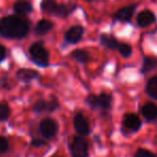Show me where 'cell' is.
Masks as SVG:
<instances>
[{"instance_id": "cell-1", "label": "cell", "mask_w": 157, "mask_h": 157, "mask_svg": "<svg viewBox=\"0 0 157 157\" xmlns=\"http://www.w3.org/2000/svg\"><path fill=\"white\" fill-rule=\"evenodd\" d=\"M30 25L21 15H10L0 20V36L9 39H22L29 33Z\"/></svg>"}, {"instance_id": "cell-2", "label": "cell", "mask_w": 157, "mask_h": 157, "mask_svg": "<svg viewBox=\"0 0 157 157\" xmlns=\"http://www.w3.org/2000/svg\"><path fill=\"white\" fill-rule=\"evenodd\" d=\"M29 54L35 63L40 67H46L50 63V54L42 42H36L29 48Z\"/></svg>"}, {"instance_id": "cell-3", "label": "cell", "mask_w": 157, "mask_h": 157, "mask_svg": "<svg viewBox=\"0 0 157 157\" xmlns=\"http://www.w3.org/2000/svg\"><path fill=\"white\" fill-rule=\"evenodd\" d=\"M112 96L107 93H101L99 95H90L86 99V102L93 109H98L107 112L112 107Z\"/></svg>"}, {"instance_id": "cell-4", "label": "cell", "mask_w": 157, "mask_h": 157, "mask_svg": "<svg viewBox=\"0 0 157 157\" xmlns=\"http://www.w3.org/2000/svg\"><path fill=\"white\" fill-rule=\"evenodd\" d=\"M72 157H88V143L82 136L74 137L70 144Z\"/></svg>"}, {"instance_id": "cell-5", "label": "cell", "mask_w": 157, "mask_h": 157, "mask_svg": "<svg viewBox=\"0 0 157 157\" xmlns=\"http://www.w3.org/2000/svg\"><path fill=\"white\" fill-rule=\"evenodd\" d=\"M39 130L43 138H45V139H53L57 135L58 124L53 118L46 117L41 121L39 126Z\"/></svg>"}, {"instance_id": "cell-6", "label": "cell", "mask_w": 157, "mask_h": 157, "mask_svg": "<svg viewBox=\"0 0 157 157\" xmlns=\"http://www.w3.org/2000/svg\"><path fill=\"white\" fill-rule=\"evenodd\" d=\"M59 103L58 101L56 100V98H52L51 100L46 101V100H37L35 102L33 107V110L35 113H52L53 111H55L56 109H58Z\"/></svg>"}, {"instance_id": "cell-7", "label": "cell", "mask_w": 157, "mask_h": 157, "mask_svg": "<svg viewBox=\"0 0 157 157\" xmlns=\"http://www.w3.org/2000/svg\"><path fill=\"white\" fill-rule=\"evenodd\" d=\"M142 126V122L137 114L128 113L123 118V130L126 132H137Z\"/></svg>"}, {"instance_id": "cell-8", "label": "cell", "mask_w": 157, "mask_h": 157, "mask_svg": "<svg viewBox=\"0 0 157 157\" xmlns=\"http://www.w3.org/2000/svg\"><path fill=\"white\" fill-rule=\"evenodd\" d=\"M73 125H74L75 131L80 136H86L90 133V123H88L87 118L84 115H82V114L78 113L74 116Z\"/></svg>"}, {"instance_id": "cell-9", "label": "cell", "mask_w": 157, "mask_h": 157, "mask_svg": "<svg viewBox=\"0 0 157 157\" xmlns=\"http://www.w3.org/2000/svg\"><path fill=\"white\" fill-rule=\"evenodd\" d=\"M155 22H156V15L151 10H143L137 16V24L141 28H145V27L151 26Z\"/></svg>"}, {"instance_id": "cell-10", "label": "cell", "mask_w": 157, "mask_h": 157, "mask_svg": "<svg viewBox=\"0 0 157 157\" xmlns=\"http://www.w3.org/2000/svg\"><path fill=\"white\" fill-rule=\"evenodd\" d=\"M137 9V5H130L120 9L114 15V18L120 22H130L132 18L135 11Z\"/></svg>"}, {"instance_id": "cell-11", "label": "cell", "mask_w": 157, "mask_h": 157, "mask_svg": "<svg viewBox=\"0 0 157 157\" xmlns=\"http://www.w3.org/2000/svg\"><path fill=\"white\" fill-rule=\"evenodd\" d=\"M83 33H84V29L82 26H72L69 30L66 31L65 39L68 43L74 44L81 40Z\"/></svg>"}, {"instance_id": "cell-12", "label": "cell", "mask_w": 157, "mask_h": 157, "mask_svg": "<svg viewBox=\"0 0 157 157\" xmlns=\"http://www.w3.org/2000/svg\"><path fill=\"white\" fill-rule=\"evenodd\" d=\"M39 76V72L33 69H28V68H22L16 72V78L21 82H25L28 83Z\"/></svg>"}, {"instance_id": "cell-13", "label": "cell", "mask_w": 157, "mask_h": 157, "mask_svg": "<svg viewBox=\"0 0 157 157\" xmlns=\"http://www.w3.org/2000/svg\"><path fill=\"white\" fill-rule=\"evenodd\" d=\"M141 114L147 122H154L157 120V105L154 102H147L141 108Z\"/></svg>"}, {"instance_id": "cell-14", "label": "cell", "mask_w": 157, "mask_h": 157, "mask_svg": "<svg viewBox=\"0 0 157 157\" xmlns=\"http://www.w3.org/2000/svg\"><path fill=\"white\" fill-rule=\"evenodd\" d=\"M75 9V3H68V5H58V3H56L52 14L55 16H59V17H66L69 14H71Z\"/></svg>"}, {"instance_id": "cell-15", "label": "cell", "mask_w": 157, "mask_h": 157, "mask_svg": "<svg viewBox=\"0 0 157 157\" xmlns=\"http://www.w3.org/2000/svg\"><path fill=\"white\" fill-rule=\"evenodd\" d=\"M13 9L17 15H26L33 12V6L27 0H18L14 3Z\"/></svg>"}, {"instance_id": "cell-16", "label": "cell", "mask_w": 157, "mask_h": 157, "mask_svg": "<svg viewBox=\"0 0 157 157\" xmlns=\"http://www.w3.org/2000/svg\"><path fill=\"white\" fill-rule=\"evenodd\" d=\"M100 43L105 48H110V50H118L122 42H120L116 38L112 37V36L102 35L100 37Z\"/></svg>"}, {"instance_id": "cell-17", "label": "cell", "mask_w": 157, "mask_h": 157, "mask_svg": "<svg viewBox=\"0 0 157 157\" xmlns=\"http://www.w3.org/2000/svg\"><path fill=\"white\" fill-rule=\"evenodd\" d=\"M53 26H54V25H53L52 22H50V21H48V20H42L36 25L35 33H37L38 36H44L52 30Z\"/></svg>"}, {"instance_id": "cell-18", "label": "cell", "mask_w": 157, "mask_h": 157, "mask_svg": "<svg viewBox=\"0 0 157 157\" xmlns=\"http://www.w3.org/2000/svg\"><path fill=\"white\" fill-rule=\"evenodd\" d=\"M156 67H157V59L154 58V57L146 56V57H144L143 61H142L141 72L143 74L150 73V72H152Z\"/></svg>"}, {"instance_id": "cell-19", "label": "cell", "mask_w": 157, "mask_h": 157, "mask_svg": "<svg viewBox=\"0 0 157 157\" xmlns=\"http://www.w3.org/2000/svg\"><path fill=\"white\" fill-rule=\"evenodd\" d=\"M145 93L151 98L157 100V75L150 78L145 86Z\"/></svg>"}, {"instance_id": "cell-20", "label": "cell", "mask_w": 157, "mask_h": 157, "mask_svg": "<svg viewBox=\"0 0 157 157\" xmlns=\"http://www.w3.org/2000/svg\"><path fill=\"white\" fill-rule=\"evenodd\" d=\"M71 57L74 60L78 61L81 63H88L90 60V55L88 54V52L84 50H74L71 53Z\"/></svg>"}, {"instance_id": "cell-21", "label": "cell", "mask_w": 157, "mask_h": 157, "mask_svg": "<svg viewBox=\"0 0 157 157\" xmlns=\"http://www.w3.org/2000/svg\"><path fill=\"white\" fill-rule=\"evenodd\" d=\"M11 109L7 102H0V122H5L10 117Z\"/></svg>"}, {"instance_id": "cell-22", "label": "cell", "mask_w": 157, "mask_h": 157, "mask_svg": "<svg viewBox=\"0 0 157 157\" xmlns=\"http://www.w3.org/2000/svg\"><path fill=\"white\" fill-rule=\"evenodd\" d=\"M117 51L120 52V54L122 55L123 57H125V58H128V57H130L131 54H132V48L127 43H121Z\"/></svg>"}, {"instance_id": "cell-23", "label": "cell", "mask_w": 157, "mask_h": 157, "mask_svg": "<svg viewBox=\"0 0 157 157\" xmlns=\"http://www.w3.org/2000/svg\"><path fill=\"white\" fill-rule=\"evenodd\" d=\"M133 157H157V155L146 148H138Z\"/></svg>"}, {"instance_id": "cell-24", "label": "cell", "mask_w": 157, "mask_h": 157, "mask_svg": "<svg viewBox=\"0 0 157 157\" xmlns=\"http://www.w3.org/2000/svg\"><path fill=\"white\" fill-rule=\"evenodd\" d=\"M9 151V141L7 138L0 137V153H6Z\"/></svg>"}, {"instance_id": "cell-25", "label": "cell", "mask_w": 157, "mask_h": 157, "mask_svg": "<svg viewBox=\"0 0 157 157\" xmlns=\"http://www.w3.org/2000/svg\"><path fill=\"white\" fill-rule=\"evenodd\" d=\"M46 142L42 139H33L31 142V145L35 146V147H42L43 145H45Z\"/></svg>"}, {"instance_id": "cell-26", "label": "cell", "mask_w": 157, "mask_h": 157, "mask_svg": "<svg viewBox=\"0 0 157 157\" xmlns=\"http://www.w3.org/2000/svg\"><path fill=\"white\" fill-rule=\"evenodd\" d=\"M6 57H7V50H6L5 46L0 44V63H1Z\"/></svg>"}, {"instance_id": "cell-27", "label": "cell", "mask_w": 157, "mask_h": 157, "mask_svg": "<svg viewBox=\"0 0 157 157\" xmlns=\"http://www.w3.org/2000/svg\"><path fill=\"white\" fill-rule=\"evenodd\" d=\"M87 1H94V0H87Z\"/></svg>"}]
</instances>
